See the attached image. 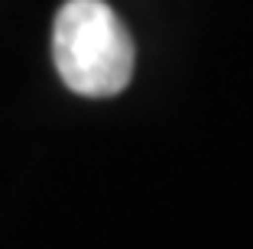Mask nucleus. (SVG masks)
Segmentation results:
<instances>
[{
	"label": "nucleus",
	"instance_id": "1",
	"mask_svg": "<svg viewBox=\"0 0 253 249\" xmlns=\"http://www.w3.org/2000/svg\"><path fill=\"white\" fill-rule=\"evenodd\" d=\"M52 55L82 97H114L133 78V39L104 0H68L55 16Z\"/></svg>",
	"mask_w": 253,
	"mask_h": 249
}]
</instances>
